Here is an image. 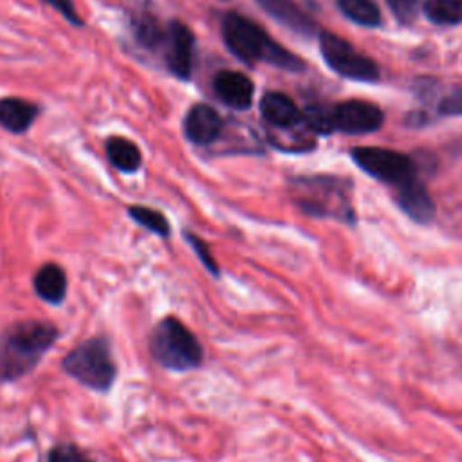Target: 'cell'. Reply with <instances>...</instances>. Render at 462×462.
Listing matches in <instances>:
<instances>
[{"label": "cell", "instance_id": "obj_1", "mask_svg": "<svg viewBox=\"0 0 462 462\" xmlns=\"http://www.w3.org/2000/svg\"><path fill=\"white\" fill-rule=\"evenodd\" d=\"M58 336L56 325L42 319H23L4 328L0 332V383H13L31 374Z\"/></svg>", "mask_w": 462, "mask_h": 462}, {"label": "cell", "instance_id": "obj_2", "mask_svg": "<svg viewBox=\"0 0 462 462\" xmlns=\"http://www.w3.org/2000/svg\"><path fill=\"white\" fill-rule=\"evenodd\" d=\"M222 38L226 47L244 63L265 61L289 72H300L305 63L274 42L258 23L240 13L229 11L222 18Z\"/></svg>", "mask_w": 462, "mask_h": 462}, {"label": "cell", "instance_id": "obj_3", "mask_svg": "<svg viewBox=\"0 0 462 462\" xmlns=\"http://www.w3.org/2000/svg\"><path fill=\"white\" fill-rule=\"evenodd\" d=\"M292 202L305 215L316 218H334L343 224L357 220L348 179L334 175H303L289 182Z\"/></svg>", "mask_w": 462, "mask_h": 462}, {"label": "cell", "instance_id": "obj_4", "mask_svg": "<svg viewBox=\"0 0 462 462\" xmlns=\"http://www.w3.org/2000/svg\"><path fill=\"white\" fill-rule=\"evenodd\" d=\"M150 354L157 365L173 372L195 370L204 361L199 337L175 316H166L153 327Z\"/></svg>", "mask_w": 462, "mask_h": 462}, {"label": "cell", "instance_id": "obj_5", "mask_svg": "<svg viewBox=\"0 0 462 462\" xmlns=\"http://www.w3.org/2000/svg\"><path fill=\"white\" fill-rule=\"evenodd\" d=\"M61 368L79 384L99 393H106L117 377V365L110 343L101 336L88 337L76 345L61 359Z\"/></svg>", "mask_w": 462, "mask_h": 462}, {"label": "cell", "instance_id": "obj_6", "mask_svg": "<svg viewBox=\"0 0 462 462\" xmlns=\"http://www.w3.org/2000/svg\"><path fill=\"white\" fill-rule=\"evenodd\" d=\"M350 155L363 171L384 184H390L393 191L419 180L417 164L406 153L379 146H357Z\"/></svg>", "mask_w": 462, "mask_h": 462}, {"label": "cell", "instance_id": "obj_7", "mask_svg": "<svg viewBox=\"0 0 462 462\" xmlns=\"http://www.w3.org/2000/svg\"><path fill=\"white\" fill-rule=\"evenodd\" d=\"M319 51L325 63L339 76L354 81H375L379 79V67L366 54L359 52L350 42L341 36L321 31Z\"/></svg>", "mask_w": 462, "mask_h": 462}, {"label": "cell", "instance_id": "obj_8", "mask_svg": "<svg viewBox=\"0 0 462 462\" xmlns=\"http://www.w3.org/2000/svg\"><path fill=\"white\" fill-rule=\"evenodd\" d=\"M332 132H343L350 135L372 134L383 126V110L368 101L350 99L330 106Z\"/></svg>", "mask_w": 462, "mask_h": 462}, {"label": "cell", "instance_id": "obj_9", "mask_svg": "<svg viewBox=\"0 0 462 462\" xmlns=\"http://www.w3.org/2000/svg\"><path fill=\"white\" fill-rule=\"evenodd\" d=\"M193 49L195 36L189 27L179 20L168 22L159 52L162 54V60L173 76L189 79L193 70Z\"/></svg>", "mask_w": 462, "mask_h": 462}, {"label": "cell", "instance_id": "obj_10", "mask_svg": "<svg viewBox=\"0 0 462 462\" xmlns=\"http://www.w3.org/2000/svg\"><path fill=\"white\" fill-rule=\"evenodd\" d=\"M182 128L189 143L197 146H208L220 137L222 119L213 106L206 103H197L188 110Z\"/></svg>", "mask_w": 462, "mask_h": 462}, {"label": "cell", "instance_id": "obj_11", "mask_svg": "<svg viewBox=\"0 0 462 462\" xmlns=\"http://www.w3.org/2000/svg\"><path fill=\"white\" fill-rule=\"evenodd\" d=\"M260 114L273 130H296L305 126L303 112L283 92H267L260 101Z\"/></svg>", "mask_w": 462, "mask_h": 462}, {"label": "cell", "instance_id": "obj_12", "mask_svg": "<svg viewBox=\"0 0 462 462\" xmlns=\"http://www.w3.org/2000/svg\"><path fill=\"white\" fill-rule=\"evenodd\" d=\"M213 90L224 105L236 110H245L253 103L254 85L242 72L220 70L213 78Z\"/></svg>", "mask_w": 462, "mask_h": 462}, {"label": "cell", "instance_id": "obj_13", "mask_svg": "<svg viewBox=\"0 0 462 462\" xmlns=\"http://www.w3.org/2000/svg\"><path fill=\"white\" fill-rule=\"evenodd\" d=\"M256 4L276 22L298 34L310 36L318 31L316 22L294 0H256Z\"/></svg>", "mask_w": 462, "mask_h": 462}, {"label": "cell", "instance_id": "obj_14", "mask_svg": "<svg viewBox=\"0 0 462 462\" xmlns=\"http://www.w3.org/2000/svg\"><path fill=\"white\" fill-rule=\"evenodd\" d=\"M395 200L399 208L415 222L426 224L435 215V204L430 197V191L422 184V180H415L413 184L395 191Z\"/></svg>", "mask_w": 462, "mask_h": 462}, {"label": "cell", "instance_id": "obj_15", "mask_svg": "<svg viewBox=\"0 0 462 462\" xmlns=\"http://www.w3.org/2000/svg\"><path fill=\"white\" fill-rule=\"evenodd\" d=\"M32 289L40 300L60 305L67 294V274L61 265L49 262L43 263L32 276Z\"/></svg>", "mask_w": 462, "mask_h": 462}, {"label": "cell", "instance_id": "obj_16", "mask_svg": "<svg viewBox=\"0 0 462 462\" xmlns=\"http://www.w3.org/2000/svg\"><path fill=\"white\" fill-rule=\"evenodd\" d=\"M38 106L22 97H4L0 99V126L13 132H25L36 119Z\"/></svg>", "mask_w": 462, "mask_h": 462}, {"label": "cell", "instance_id": "obj_17", "mask_svg": "<svg viewBox=\"0 0 462 462\" xmlns=\"http://www.w3.org/2000/svg\"><path fill=\"white\" fill-rule=\"evenodd\" d=\"M106 157L110 164L123 173L137 171L143 162L139 146L134 141L121 135H114L106 141Z\"/></svg>", "mask_w": 462, "mask_h": 462}, {"label": "cell", "instance_id": "obj_18", "mask_svg": "<svg viewBox=\"0 0 462 462\" xmlns=\"http://www.w3.org/2000/svg\"><path fill=\"white\" fill-rule=\"evenodd\" d=\"M132 31L141 47L157 52L162 45L166 25H162L152 13H135L132 16Z\"/></svg>", "mask_w": 462, "mask_h": 462}, {"label": "cell", "instance_id": "obj_19", "mask_svg": "<svg viewBox=\"0 0 462 462\" xmlns=\"http://www.w3.org/2000/svg\"><path fill=\"white\" fill-rule=\"evenodd\" d=\"M337 7L350 22L361 27H377L381 23V13L374 0H337Z\"/></svg>", "mask_w": 462, "mask_h": 462}, {"label": "cell", "instance_id": "obj_20", "mask_svg": "<svg viewBox=\"0 0 462 462\" xmlns=\"http://www.w3.org/2000/svg\"><path fill=\"white\" fill-rule=\"evenodd\" d=\"M424 16L437 25L462 23V0H424Z\"/></svg>", "mask_w": 462, "mask_h": 462}, {"label": "cell", "instance_id": "obj_21", "mask_svg": "<svg viewBox=\"0 0 462 462\" xmlns=\"http://www.w3.org/2000/svg\"><path fill=\"white\" fill-rule=\"evenodd\" d=\"M128 217L139 224L141 227H144L146 231L161 236V238H168L171 229H170V222L166 218L164 213H161L155 208H148V206H130L128 208Z\"/></svg>", "mask_w": 462, "mask_h": 462}, {"label": "cell", "instance_id": "obj_22", "mask_svg": "<svg viewBox=\"0 0 462 462\" xmlns=\"http://www.w3.org/2000/svg\"><path fill=\"white\" fill-rule=\"evenodd\" d=\"M47 462H96L85 449L72 442L56 444L47 455Z\"/></svg>", "mask_w": 462, "mask_h": 462}, {"label": "cell", "instance_id": "obj_23", "mask_svg": "<svg viewBox=\"0 0 462 462\" xmlns=\"http://www.w3.org/2000/svg\"><path fill=\"white\" fill-rule=\"evenodd\" d=\"M182 235H184V238H186V242L191 245V249L195 251V254L199 256V260L202 262V265L213 274V276H218L220 274V269H218V263H217V260L213 258V254H211V249H209V245L199 236V235H195V233H189V231H182Z\"/></svg>", "mask_w": 462, "mask_h": 462}, {"label": "cell", "instance_id": "obj_24", "mask_svg": "<svg viewBox=\"0 0 462 462\" xmlns=\"http://www.w3.org/2000/svg\"><path fill=\"white\" fill-rule=\"evenodd\" d=\"M386 4L392 9L395 20L402 25H408L415 20L420 0H386Z\"/></svg>", "mask_w": 462, "mask_h": 462}, {"label": "cell", "instance_id": "obj_25", "mask_svg": "<svg viewBox=\"0 0 462 462\" xmlns=\"http://www.w3.org/2000/svg\"><path fill=\"white\" fill-rule=\"evenodd\" d=\"M42 2H45V4H49L52 9H56V11H58L67 22H70L72 25H76V27L83 25V20H81V16L78 14V11H76L72 0H42Z\"/></svg>", "mask_w": 462, "mask_h": 462}, {"label": "cell", "instance_id": "obj_26", "mask_svg": "<svg viewBox=\"0 0 462 462\" xmlns=\"http://www.w3.org/2000/svg\"><path fill=\"white\" fill-rule=\"evenodd\" d=\"M439 112L444 116H462V88L453 90L439 103Z\"/></svg>", "mask_w": 462, "mask_h": 462}]
</instances>
